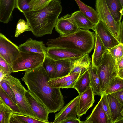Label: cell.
<instances>
[{"label": "cell", "instance_id": "cell-12", "mask_svg": "<svg viewBox=\"0 0 123 123\" xmlns=\"http://www.w3.org/2000/svg\"><path fill=\"white\" fill-rule=\"evenodd\" d=\"M84 55L65 48L51 46L46 47L47 55L55 61L76 59Z\"/></svg>", "mask_w": 123, "mask_h": 123}, {"label": "cell", "instance_id": "cell-19", "mask_svg": "<svg viewBox=\"0 0 123 123\" xmlns=\"http://www.w3.org/2000/svg\"><path fill=\"white\" fill-rule=\"evenodd\" d=\"M55 28V30L59 34L60 36L73 33L79 28L73 23L63 17L59 19Z\"/></svg>", "mask_w": 123, "mask_h": 123}, {"label": "cell", "instance_id": "cell-22", "mask_svg": "<svg viewBox=\"0 0 123 123\" xmlns=\"http://www.w3.org/2000/svg\"><path fill=\"white\" fill-rule=\"evenodd\" d=\"M76 59L55 61L56 74L55 77H62L69 74L72 68L74 62Z\"/></svg>", "mask_w": 123, "mask_h": 123}, {"label": "cell", "instance_id": "cell-15", "mask_svg": "<svg viewBox=\"0 0 123 123\" xmlns=\"http://www.w3.org/2000/svg\"><path fill=\"white\" fill-rule=\"evenodd\" d=\"M63 17L73 23L79 28L93 30L95 25L80 11H75L71 15L67 14Z\"/></svg>", "mask_w": 123, "mask_h": 123}, {"label": "cell", "instance_id": "cell-2", "mask_svg": "<svg viewBox=\"0 0 123 123\" xmlns=\"http://www.w3.org/2000/svg\"><path fill=\"white\" fill-rule=\"evenodd\" d=\"M61 3L60 0H52L42 9L23 13L35 37H39L52 33L62 11Z\"/></svg>", "mask_w": 123, "mask_h": 123}, {"label": "cell", "instance_id": "cell-5", "mask_svg": "<svg viewBox=\"0 0 123 123\" xmlns=\"http://www.w3.org/2000/svg\"><path fill=\"white\" fill-rule=\"evenodd\" d=\"M2 79L13 91L16 104L20 111V114L35 118L33 111L26 97L25 93L27 90L22 85L20 80L10 75L5 76Z\"/></svg>", "mask_w": 123, "mask_h": 123}, {"label": "cell", "instance_id": "cell-30", "mask_svg": "<svg viewBox=\"0 0 123 123\" xmlns=\"http://www.w3.org/2000/svg\"><path fill=\"white\" fill-rule=\"evenodd\" d=\"M42 65L50 78L55 77L56 74V66L55 60L46 55Z\"/></svg>", "mask_w": 123, "mask_h": 123}, {"label": "cell", "instance_id": "cell-26", "mask_svg": "<svg viewBox=\"0 0 123 123\" xmlns=\"http://www.w3.org/2000/svg\"><path fill=\"white\" fill-rule=\"evenodd\" d=\"M90 86V81L88 69L80 75L75 83L73 88L76 89L80 95Z\"/></svg>", "mask_w": 123, "mask_h": 123}, {"label": "cell", "instance_id": "cell-10", "mask_svg": "<svg viewBox=\"0 0 123 123\" xmlns=\"http://www.w3.org/2000/svg\"><path fill=\"white\" fill-rule=\"evenodd\" d=\"M79 95L72 100L55 115L53 123H61L63 121L71 118H77V109L80 99Z\"/></svg>", "mask_w": 123, "mask_h": 123}, {"label": "cell", "instance_id": "cell-46", "mask_svg": "<svg viewBox=\"0 0 123 123\" xmlns=\"http://www.w3.org/2000/svg\"><path fill=\"white\" fill-rule=\"evenodd\" d=\"M118 76L123 79V68L118 71Z\"/></svg>", "mask_w": 123, "mask_h": 123}, {"label": "cell", "instance_id": "cell-37", "mask_svg": "<svg viewBox=\"0 0 123 123\" xmlns=\"http://www.w3.org/2000/svg\"><path fill=\"white\" fill-rule=\"evenodd\" d=\"M30 0H16V8L23 13L31 11Z\"/></svg>", "mask_w": 123, "mask_h": 123}, {"label": "cell", "instance_id": "cell-24", "mask_svg": "<svg viewBox=\"0 0 123 123\" xmlns=\"http://www.w3.org/2000/svg\"><path fill=\"white\" fill-rule=\"evenodd\" d=\"M77 4L80 11L90 21L96 25L99 20L97 11L83 3L80 0H74Z\"/></svg>", "mask_w": 123, "mask_h": 123}, {"label": "cell", "instance_id": "cell-28", "mask_svg": "<svg viewBox=\"0 0 123 123\" xmlns=\"http://www.w3.org/2000/svg\"><path fill=\"white\" fill-rule=\"evenodd\" d=\"M14 112L0 98V123H10Z\"/></svg>", "mask_w": 123, "mask_h": 123}, {"label": "cell", "instance_id": "cell-43", "mask_svg": "<svg viewBox=\"0 0 123 123\" xmlns=\"http://www.w3.org/2000/svg\"><path fill=\"white\" fill-rule=\"evenodd\" d=\"M119 36L120 43L123 44V20L121 23Z\"/></svg>", "mask_w": 123, "mask_h": 123}, {"label": "cell", "instance_id": "cell-45", "mask_svg": "<svg viewBox=\"0 0 123 123\" xmlns=\"http://www.w3.org/2000/svg\"><path fill=\"white\" fill-rule=\"evenodd\" d=\"M117 62L119 71L123 68V57Z\"/></svg>", "mask_w": 123, "mask_h": 123}, {"label": "cell", "instance_id": "cell-48", "mask_svg": "<svg viewBox=\"0 0 123 123\" xmlns=\"http://www.w3.org/2000/svg\"><path fill=\"white\" fill-rule=\"evenodd\" d=\"M121 114L123 118V108L121 112Z\"/></svg>", "mask_w": 123, "mask_h": 123}, {"label": "cell", "instance_id": "cell-40", "mask_svg": "<svg viewBox=\"0 0 123 123\" xmlns=\"http://www.w3.org/2000/svg\"><path fill=\"white\" fill-rule=\"evenodd\" d=\"M111 94L123 105V89Z\"/></svg>", "mask_w": 123, "mask_h": 123}, {"label": "cell", "instance_id": "cell-4", "mask_svg": "<svg viewBox=\"0 0 123 123\" xmlns=\"http://www.w3.org/2000/svg\"><path fill=\"white\" fill-rule=\"evenodd\" d=\"M100 81L101 93L105 92L113 80L118 75L117 62L107 50L97 67Z\"/></svg>", "mask_w": 123, "mask_h": 123}, {"label": "cell", "instance_id": "cell-47", "mask_svg": "<svg viewBox=\"0 0 123 123\" xmlns=\"http://www.w3.org/2000/svg\"><path fill=\"white\" fill-rule=\"evenodd\" d=\"M123 8V0H119Z\"/></svg>", "mask_w": 123, "mask_h": 123}, {"label": "cell", "instance_id": "cell-27", "mask_svg": "<svg viewBox=\"0 0 123 123\" xmlns=\"http://www.w3.org/2000/svg\"><path fill=\"white\" fill-rule=\"evenodd\" d=\"M80 75L79 73H74L65 76L50 78L47 83L50 87L61 88L65 83L71 80L78 78Z\"/></svg>", "mask_w": 123, "mask_h": 123}, {"label": "cell", "instance_id": "cell-16", "mask_svg": "<svg viewBox=\"0 0 123 123\" xmlns=\"http://www.w3.org/2000/svg\"><path fill=\"white\" fill-rule=\"evenodd\" d=\"M81 123H109L100 100L93 109L91 114Z\"/></svg>", "mask_w": 123, "mask_h": 123}, {"label": "cell", "instance_id": "cell-8", "mask_svg": "<svg viewBox=\"0 0 123 123\" xmlns=\"http://www.w3.org/2000/svg\"><path fill=\"white\" fill-rule=\"evenodd\" d=\"M21 52L18 46L0 33V55L11 66Z\"/></svg>", "mask_w": 123, "mask_h": 123}, {"label": "cell", "instance_id": "cell-31", "mask_svg": "<svg viewBox=\"0 0 123 123\" xmlns=\"http://www.w3.org/2000/svg\"><path fill=\"white\" fill-rule=\"evenodd\" d=\"M123 89V79L117 75L113 80L105 91L104 92L107 95Z\"/></svg>", "mask_w": 123, "mask_h": 123}, {"label": "cell", "instance_id": "cell-38", "mask_svg": "<svg viewBox=\"0 0 123 123\" xmlns=\"http://www.w3.org/2000/svg\"><path fill=\"white\" fill-rule=\"evenodd\" d=\"M0 86L13 101L16 104L14 93L11 87L6 82L2 79L0 82Z\"/></svg>", "mask_w": 123, "mask_h": 123}, {"label": "cell", "instance_id": "cell-20", "mask_svg": "<svg viewBox=\"0 0 123 123\" xmlns=\"http://www.w3.org/2000/svg\"><path fill=\"white\" fill-rule=\"evenodd\" d=\"M89 54L87 53L82 56L76 59L70 74L78 73L81 75L87 70L91 64L92 60Z\"/></svg>", "mask_w": 123, "mask_h": 123}, {"label": "cell", "instance_id": "cell-17", "mask_svg": "<svg viewBox=\"0 0 123 123\" xmlns=\"http://www.w3.org/2000/svg\"><path fill=\"white\" fill-rule=\"evenodd\" d=\"M16 7V0H0V21L7 23Z\"/></svg>", "mask_w": 123, "mask_h": 123}, {"label": "cell", "instance_id": "cell-7", "mask_svg": "<svg viewBox=\"0 0 123 123\" xmlns=\"http://www.w3.org/2000/svg\"><path fill=\"white\" fill-rule=\"evenodd\" d=\"M95 6L99 20L105 24L120 43L119 35L121 22H117L114 20L107 7L105 0H96Z\"/></svg>", "mask_w": 123, "mask_h": 123}, {"label": "cell", "instance_id": "cell-13", "mask_svg": "<svg viewBox=\"0 0 123 123\" xmlns=\"http://www.w3.org/2000/svg\"><path fill=\"white\" fill-rule=\"evenodd\" d=\"M95 95L90 86L80 95L77 109V116L78 118L86 114L89 109L93 106L95 102Z\"/></svg>", "mask_w": 123, "mask_h": 123}, {"label": "cell", "instance_id": "cell-35", "mask_svg": "<svg viewBox=\"0 0 123 123\" xmlns=\"http://www.w3.org/2000/svg\"><path fill=\"white\" fill-rule=\"evenodd\" d=\"M107 50L117 62L123 57V44L121 43Z\"/></svg>", "mask_w": 123, "mask_h": 123}, {"label": "cell", "instance_id": "cell-1", "mask_svg": "<svg viewBox=\"0 0 123 123\" xmlns=\"http://www.w3.org/2000/svg\"><path fill=\"white\" fill-rule=\"evenodd\" d=\"M50 79L42 65L25 71L21 78L28 90L44 105L49 113H55L65 103L60 88L49 86L47 82Z\"/></svg>", "mask_w": 123, "mask_h": 123}, {"label": "cell", "instance_id": "cell-23", "mask_svg": "<svg viewBox=\"0 0 123 123\" xmlns=\"http://www.w3.org/2000/svg\"><path fill=\"white\" fill-rule=\"evenodd\" d=\"M90 81V86L92 88L95 95L100 96L102 93L99 78L97 67L91 65L88 68Z\"/></svg>", "mask_w": 123, "mask_h": 123}, {"label": "cell", "instance_id": "cell-3", "mask_svg": "<svg viewBox=\"0 0 123 123\" xmlns=\"http://www.w3.org/2000/svg\"><path fill=\"white\" fill-rule=\"evenodd\" d=\"M95 34L89 30L79 28L73 33L48 39L46 45L69 49L84 55L89 54L94 47Z\"/></svg>", "mask_w": 123, "mask_h": 123}, {"label": "cell", "instance_id": "cell-11", "mask_svg": "<svg viewBox=\"0 0 123 123\" xmlns=\"http://www.w3.org/2000/svg\"><path fill=\"white\" fill-rule=\"evenodd\" d=\"M93 30L98 35L107 50L120 43L105 24L100 20L95 25Z\"/></svg>", "mask_w": 123, "mask_h": 123}, {"label": "cell", "instance_id": "cell-29", "mask_svg": "<svg viewBox=\"0 0 123 123\" xmlns=\"http://www.w3.org/2000/svg\"><path fill=\"white\" fill-rule=\"evenodd\" d=\"M48 123L33 117L19 114L13 113L10 119V123Z\"/></svg>", "mask_w": 123, "mask_h": 123}, {"label": "cell", "instance_id": "cell-21", "mask_svg": "<svg viewBox=\"0 0 123 123\" xmlns=\"http://www.w3.org/2000/svg\"><path fill=\"white\" fill-rule=\"evenodd\" d=\"M107 98L113 123H118L123 118L121 114L123 108V105L111 94L107 95Z\"/></svg>", "mask_w": 123, "mask_h": 123}, {"label": "cell", "instance_id": "cell-9", "mask_svg": "<svg viewBox=\"0 0 123 123\" xmlns=\"http://www.w3.org/2000/svg\"><path fill=\"white\" fill-rule=\"evenodd\" d=\"M25 95L34 113L35 118L50 123L48 120L49 113L44 105L28 90L25 92Z\"/></svg>", "mask_w": 123, "mask_h": 123}, {"label": "cell", "instance_id": "cell-41", "mask_svg": "<svg viewBox=\"0 0 123 123\" xmlns=\"http://www.w3.org/2000/svg\"><path fill=\"white\" fill-rule=\"evenodd\" d=\"M78 78L71 80L64 84L61 88H73Z\"/></svg>", "mask_w": 123, "mask_h": 123}, {"label": "cell", "instance_id": "cell-14", "mask_svg": "<svg viewBox=\"0 0 123 123\" xmlns=\"http://www.w3.org/2000/svg\"><path fill=\"white\" fill-rule=\"evenodd\" d=\"M21 52H32L41 54L45 58L46 55V47L43 41H38L30 38L18 46Z\"/></svg>", "mask_w": 123, "mask_h": 123}, {"label": "cell", "instance_id": "cell-18", "mask_svg": "<svg viewBox=\"0 0 123 123\" xmlns=\"http://www.w3.org/2000/svg\"><path fill=\"white\" fill-rule=\"evenodd\" d=\"M107 50L98 35L95 33L94 50L92 56L91 65L97 67L101 63L104 54Z\"/></svg>", "mask_w": 123, "mask_h": 123}, {"label": "cell", "instance_id": "cell-33", "mask_svg": "<svg viewBox=\"0 0 123 123\" xmlns=\"http://www.w3.org/2000/svg\"><path fill=\"white\" fill-rule=\"evenodd\" d=\"M100 100L103 108L107 116L109 123H113V120L109 105L107 95L104 92L102 93Z\"/></svg>", "mask_w": 123, "mask_h": 123}, {"label": "cell", "instance_id": "cell-42", "mask_svg": "<svg viewBox=\"0 0 123 123\" xmlns=\"http://www.w3.org/2000/svg\"><path fill=\"white\" fill-rule=\"evenodd\" d=\"M61 123H81L79 118H71L65 120Z\"/></svg>", "mask_w": 123, "mask_h": 123}, {"label": "cell", "instance_id": "cell-6", "mask_svg": "<svg viewBox=\"0 0 123 123\" xmlns=\"http://www.w3.org/2000/svg\"><path fill=\"white\" fill-rule=\"evenodd\" d=\"M45 58L37 53L21 52L19 56L13 63L12 72L27 71L41 65Z\"/></svg>", "mask_w": 123, "mask_h": 123}, {"label": "cell", "instance_id": "cell-39", "mask_svg": "<svg viewBox=\"0 0 123 123\" xmlns=\"http://www.w3.org/2000/svg\"><path fill=\"white\" fill-rule=\"evenodd\" d=\"M0 66L3 68L7 73L8 75L12 72V66L0 55Z\"/></svg>", "mask_w": 123, "mask_h": 123}, {"label": "cell", "instance_id": "cell-44", "mask_svg": "<svg viewBox=\"0 0 123 123\" xmlns=\"http://www.w3.org/2000/svg\"><path fill=\"white\" fill-rule=\"evenodd\" d=\"M8 75L7 72L0 66V79L1 81L5 76Z\"/></svg>", "mask_w": 123, "mask_h": 123}, {"label": "cell", "instance_id": "cell-34", "mask_svg": "<svg viewBox=\"0 0 123 123\" xmlns=\"http://www.w3.org/2000/svg\"><path fill=\"white\" fill-rule=\"evenodd\" d=\"M27 31H32V29L29 23L27 21L26 22L23 19H20L17 24L15 37H17L24 32Z\"/></svg>", "mask_w": 123, "mask_h": 123}, {"label": "cell", "instance_id": "cell-32", "mask_svg": "<svg viewBox=\"0 0 123 123\" xmlns=\"http://www.w3.org/2000/svg\"><path fill=\"white\" fill-rule=\"evenodd\" d=\"M0 98L12 109L14 113L20 114V110L17 104L13 101L0 86Z\"/></svg>", "mask_w": 123, "mask_h": 123}, {"label": "cell", "instance_id": "cell-36", "mask_svg": "<svg viewBox=\"0 0 123 123\" xmlns=\"http://www.w3.org/2000/svg\"><path fill=\"white\" fill-rule=\"evenodd\" d=\"M52 0H36L29 4L31 11L43 9Z\"/></svg>", "mask_w": 123, "mask_h": 123}, {"label": "cell", "instance_id": "cell-25", "mask_svg": "<svg viewBox=\"0 0 123 123\" xmlns=\"http://www.w3.org/2000/svg\"><path fill=\"white\" fill-rule=\"evenodd\" d=\"M106 4L114 20L121 22L123 8L119 0H105Z\"/></svg>", "mask_w": 123, "mask_h": 123}]
</instances>
